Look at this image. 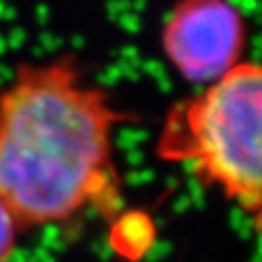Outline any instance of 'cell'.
I'll return each mask as SVG.
<instances>
[{
	"instance_id": "cell-1",
	"label": "cell",
	"mask_w": 262,
	"mask_h": 262,
	"mask_svg": "<svg viewBox=\"0 0 262 262\" xmlns=\"http://www.w3.org/2000/svg\"><path fill=\"white\" fill-rule=\"evenodd\" d=\"M126 119L68 58L19 66L0 94V200L21 229L119 212L113 136Z\"/></svg>"
},
{
	"instance_id": "cell-2",
	"label": "cell",
	"mask_w": 262,
	"mask_h": 262,
	"mask_svg": "<svg viewBox=\"0 0 262 262\" xmlns=\"http://www.w3.org/2000/svg\"><path fill=\"white\" fill-rule=\"evenodd\" d=\"M262 74L239 62L202 92L169 109L156 144L163 161L177 163L220 190L254 227L262 206Z\"/></svg>"
},
{
	"instance_id": "cell-3",
	"label": "cell",
	"mask_w": 262,
	"mask_h": 262,
	"mask_svg": "<svg viewBox=\"0 0 262 262\" xmlns=\"http://www.w3.org/2000/svg\"><path fill=\"white\" fill-rule=\"evenodd\" d=\"M245 43V18L229 0H181L161 31L171 66L188 82L204 85L241 62Z\"/></svg>"
},
{
	"instance_id": "cell-4",
	"label": "cell",
	"mask_w": 262,
	"mask_h": 262,
	"mask_svg": "<svg viewBox=\"0 0 262 262\" xmlns=\"http://www.w3.org/2000/svg\"><path fill=\"white\" fill-rule=\"evenodd\" d=\"M19 231L21 227L16 222V217L0 200V262H10L18 245Z\"/></svg>"
}]
</instances>
